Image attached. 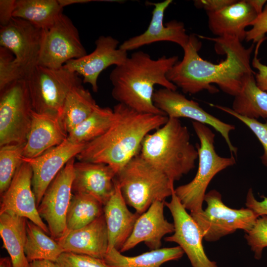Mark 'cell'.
Returning a JSON list of instances; mask_svg holds the SVG:
<instances>
[{"label": "cell", "mask_w": 267, "mask_h": 267, "mask_svg": "<svg viewBox=\"0 0 267 267\" xmlns=\"http://www.w3.org/2000/svg\"><path fill=\"white\" fill-rule=\"evenodd\" d=\"M199 37L213 41L217 53L225 54V59L218 64L203 59L198 54L202 43L191 34L183 49L182 59L167 73V79L185 93L194 94L204 90L217 93L219 90L214 84L224 93L235 96L246 79L256 73L250 62L254 45L246 48L239 40L230 37Z\"/></svg>", "instance_id": "obj_1"}, {"label": "cell", "mask_w": 267, "mask_h": 267, "mask_svg": "<svg viewBox=\"0 0 267 267\" xmlns=\"http://www.w3.org/2000/svg\"><path fill=\"white\" fill-rule=\"evenodd\" d=\"M113 109L115 118L110 128L86 144L76 158L80 161L107 164L117 174L140 153L146 135L164 125L169 117L139 112L121 103Z\"/></svg>", "instance_id": "obj_2"}, {"label": "cell", "mask_w": 267, "mask_h": 267, "mask_svg": "<svg viewBox=\"0 0 267 267\" xmlns=\"http://www.w3.org/2000/svg\"><path fill=\"white\" fill-rule=\"evenodd\" d=\"M178 61V56L153 59L142 51L134 52L110 74L113 98L139 112L166 115L153 103L154 87L159 85L177 90L178 87L166 75Z\"/></svg>", "instance_id": "obj_3"}, {"label": "cell", "mask_w": 267, "mask_h": 267, "mask_svg": "<svg viewBox=\"0 0 267 267\" xmlns=\"http://www.w3.org/2000/svg\"><path fill=\"white\" fill-rule=\"evenodd\" d=\"M139 154L173 182L194 169L198 158L187 128L179 119L170 118L153 133L146 135Z\"/></svg>", "instance_id": "obj_4"}, {"label": "cell", "mask_w": 267, "mask_h": 267, "mask_svg": "<svg viewBox=\"0 0 267 267\" xmlns=\"http://www.w3.org/2000/svg\"><path fill=\"white\" fill-rule=\"evenodd\" d=\"M126 204L141 215L154 202L165 201L175 191L174 183L139 153L116 174Z\"/></svg>", "instance_id": "obj_5"}, {"label": "cell", "mask_w": 267, "mask_h": 267, "mask_svg": "<svg viewBox=\"0 0 267 267\" xmlns=\"http://www.w3.org/2000/svg\"><path fill=\"white\" fill-rule=\"evenodd\" d=\"M192 125L200 141L196 145L198 170L193 179L175 188V193L186 210L198 213L203 210L206 191L212 179L221 171L235 164L236 160L233 155L224 157L217 154L215 134L207 125L195 121H192Z\"/></svg>", "instance_id": "obj_6"}, {"label": "cell", "mask_w": 267, "mask_h": 267, "mask_svg": "<svg viewBox=\"0 0 267 267\" xmlns=\"http://www.w3.org/2000/svg\"><path fill=\"white\" fill-rule=\"evenodd\" d=\"M78 75L64 67L34 66L25 77L34 110L59 116L68 93L82 85Z\"/></svg>", "instance_id": "obj_7"}, {"label": "cell", "mask_w": 267, "mask_h": 267, "mask_svg": "<svg viewBox=\"0 0 267 267\" xmlns=\"http://www.w3.org/2000/svg\"><path fill=\"white\" fill-rule=\"evenodd\" d=\"M204 201L205 210L190 213L200 231L203 238L207 242H215L237 230L249 231L259 217L248 208L232 209L224 204L221 194L216 189L206 193Z\"/></svg>", "instance_id": "obj_8"}, {"label": "cell", "mask_w": 267, "mask_h": 267, "mask_svg": "<svg viewBox=\"0 0 267 267\" xmlns=\"http://www.w3.org/2000/svg\"><path fill=\"white\" fill-rule=\"evenodd\" d=\"M33 110L25 79L12 83L0 91V147L25 144Z\"/></svg>", "instance_id": "obj_9"}, {"label": "cell", "mask_w": 267, "mask_h": 267, "mask_svg": "<svg viewBox=\"0 0 267 267\" xmlns=\"http://www.w3.org/2000/svg\"><path fill=\"white\" fill-rule=\"evenodd\" d=\"M87 54L78 29L71 20L62 13L51 27L44 30L38 65L59 69L68 61Z\"/></svg>", "instance_id": "obj_10"}, {"label": "cell", "mask_w": 267, "mask_h": 267, "mask_svg": "<svg viewBox=\"0 0 267 267\" xmlns=\"http://www.w3.org/2000/svg\"><path fill=\"white\" fill-rule=\"evenodd\" d=\"M73 158L59 172L45 191L37 209L48 226L51 237L57 240L66 232V220L72 196Z\"/></svg>", "instance_id": "obj_11"}, {"label": "cell", "mask_w": 267, "mask_h": 267, "mask_svg": "<svg viewBox=\"0 0 267 267\" xmlns=\"http://www.w3.org/2000/svg\"><path fill=\"white\" fill-rule=\"evenodd\" d=\"M153 101L155 106L170 118H186L212 127L225 140L231 153L237 155L238 149L231 142L230 132L235 130L233 125L225 123L200 107L199 103L187 99L183 94L167 88L154 91Z\"/></svg>", "instance_id": "obj_12"}, {"label": "cell", "mask_w": 267, "mask_h": 267, "mask_svg": "<svg viewBox=\"0 0 267 267\" xmlns=\"http://www.w3.org/2000/svg\"><path fill=\"white\" fill-rule=\"evenodd\" d=\"M43 33L44 30L18 18L13 17L7 25L0 26V46L13 53L25 76L38 65Z\"/></svg>", "instance_id": "obj_13"}, {"label": "cell", "mask_w": 267, "mask_h": 267, "mask_svg": "<svg viewBox=\"0 0 267 267\" xmlns=\"http://www.w3.org/2000/svg\"><path fill=\"white\" fill-rule=\"evenodd\" d=\"M173 217L175 230L173 234L164 238L175 242L187 255L192 267H218L210 260L204 251L203 239L197 224L182 206L174 192L170 202H164Z\"/></svg>", "instance_id": "obj_14"}, {"label": "cell", "mask_w": 267, "mask_h": 267, "mask_svg": "<svg viewBox=\"0 0 267 267\" xmlns=\"http://www.w3.org/2000/svg\"><path fill=\"white\" fill-rule=\"evenodd\" d=\"M119 42L111 36H101L95 41V48L89 54L68 61L63 67L83 77L94 92L98 89L99 75L107 67L123 64L128 58L127 51L117 48Z\"/></svg>", "instance_id": "obj_15"}, {"label": "cell", "mask_w": 267, "mask_h": 267, "mask_svg": "<svg viewBox=\"0 0 267 267\" xmlns=\"http://www.w3.org/2000/svg\"><path fill=\"white\" fill-rule=\"evenodd\" d=\"M33 171L23 162L17 170L7 189L0 196V213L9 212L26 218L49 234L47 225L40 217L32 188Z\"/></svg>", "instance_id": "obj_16"}, {"label": "cell", "mask_w": 267, "mask_h": 267, "mask_svg": "<svg viewBox=\"0 0 267 267\" xmlns=\"http://www.w3.org/2000/svg\"><path fill=\"white\" fill-rule=\"evenodd\" d=\"M85 144H75L67 138L60 145L53 147L40 156L23 158L33 171L32 188L37 207L47 187L67 162L83 150Z\"/></svg>", "instance_id": "obj_17"}, {"label": "cell", "mask_w": 267, "mask_h": 267, "mask_svg": "<svg viewBox=\"0 0 267 267\" xmlns=\"http://www.w3.org/2000/svg\"><path fill=\"white\" fill-rule=\"evenodd\" d=\"M172 1L165 0L159 2H148L153 5L154 8L147 29L142 34L124 41L119 48L128 51L153 43L168 41L175 43L183 49L189 40L184 24L175 20L165 25L163 24L165 11Z\"/></svg>", "instance_id": "obj_18"}, {"label": "cell", "mask_w": 267, "mask_h": 267, "mask_svg": "<svg viewBox=\"0 0 267 267\" xmlns=\"http://www.w3.org/2000/svg\"><path fill=\"white\" fill-rule=\"evenodd\" d=\"M116 176L113 168L105 164L75 162L72 193L91 196L104 206L114 192Z\"/></svg>", "instance_id": "obj_19"}, {"label": "cell", "mask_w": 267, "mask_h": 267, "mask_svg": "<svg viewBox=\"0 0 267 267\" xmlns=\"http://www.w3.org/2000/svg\"><path fill=\"white\" fill-rule=\"evenodd\" d=\"M164 202H154L139 216L120 252L130 250L140 242H144L151 250L161 248L164 236L175 230L174 223L169 222L165 218Z\"/></svg>", "instance_id": "obj_20"}, {"label": "cell", "mask_w": 267, "mask_h": 267, "mask_svg": "<svg viewBox=\"0 0 267 267\" xmlns=\"http://www.w3.org/2000/svg\"><path fill=\"white\" fill-rule=\"evenodd\" d=\"M65 251L104 258L108 236L104 214L80 228L66 232L56 240Z\"/></svg>", "instance_id": "obj_21"}, {"label": "cell", "mask_w": 267, "mask_h": 267, "mask_svg": "<svg viewBox=\"0 0 267 267\" xmlns=\"http://www.w3.org/2000/svg\"><path fill=\"white\" fill-rule=\"evenodd\" d=\"M68 133L58 116L32 112V123L23 148V157L33 158L64 141Z\"/></svg>", "instance_id": "obj_22"}, {"label": "cell", "mask_w": 267, "mask_h": 267, "mask_svg": "<svg viewBox=\"0 0 267 267\" xmlns=\"http://www.w3.org/2000/svg\"><path fill=\"white\" fill-rule=\"evenodd\" d=\"M114 181V192L103 207L108 236L107 252L113 248L120 251L131 234L140 216L128 209L116 178Z\"/></svg>", "instance_id": "obj_23"}, {"label": "cell", "mask_w": 267, "mask_h": 267, "mask_svg": "<svg viewBox=\"0 0 267 267\" xmlns=\"http://www.w3.org/2000/svg\"><path fill=\"white\" fill-rule=\"evenodd\" d=\"M207 13L209 28L214 35L235 38L241 42L245 40L246 27L258 16L247 0H236L218 11Z\"/></svg>", "instance_id": "obj_24"}, {"label": "cell", "mask_w": 267, "mask_h": 267, "mask_svg": "<svg viewBox=\"0 0 267 267\" xmlns=\"http://www.w3.org/2000/svg\"><path fill=\"white\" fill-rule=\"evenodd\" d=\"M27 220L11 213H0V235L13 267L29 266L24 252Z\"/></svg>", "instance_id": "obj_25"}, {"label": "cell", "mask_w": 267, "mask_h": 267, "mask_svg": "<svg viewBox=\"0 0 267 267\" xmlns=\"http://www.w3.org/2000/svg\"><path fill=\"white\" fill-rule=\"evenodd\" d=\"M184 252L179 246L163 248L129 257L113 248L107 252L103 261L110 267H161L165 263L180 259Z\"/></svg>", "instance_id": "obj_26"}, {"label": "cell", "mask_w": 267, "mask_h": 267, "mask_svg": "<svg viewBox=\"0 0 267 267\" xmlns=\"http://www.w3.org/2000/svg\"><path fill=\"white\" fill-rule=\"evenodd\" d=\"M97 106L90 92L82 85L71 89L65 98L58 116L68 134L85 120Z\"/></svg>", "instance_id": "obj_27"}, {"label": "cell", "mask_w": 267, "mask_h": 267, "mask_svg": "<svg viewBox=\"0 0 267 267\" xmlns=\"http://www.w3.org/2000/svg\"><path fill=\"white\" fill-rule=\"evenodd\" d=\"M63 8L58 0H16L13 17L23 19L45 31L62 13Z\"/></svg>", "instance_id": "obj_28"}, {"label": "cell", "mask_w": 267, "mask_h": 267, "mask_svg": "<svg viewBox=\"0 0 267 267\" xmlns=\"http://www.w3.org/2000/svg\"><path fill=\"white\" fill-rule=\"evenodd\" d=\"M255 75L249 76L240 92L234 96L232 109L238 114L251 119L267 118V92L259 89Z\"/></svg>", "instance_id": "obj_29"}, {"label": "cell", "mask_w": 267, "mask_h": 267, "mask_svg": "<svg viewBox=\"0 0 267 267\" xmlns=\"http://www.w3.org/2000/svg\"><path fill=\"white\" fill-rule=\"evenodd\" d=\"M24 252L29 263L36 260H48L54 263L65 251L55 239L48 236L41 227L28 220Z\"/></svg>", "instance_id": "obj_30"}, {"label": "cell", "mask_w": 267, "mask_h": 267, "mask_svg": "<svg viewBox=\"0 0 267 267\" xmlns=\"http://www.w3.org/2000/svg\"><path fill=\"white\" fill-rule=\"evenodd\" d=\"M115 118L113 109L98 105L82 123L68 134L67 139L75 144H87L104 134Z\"/></svg>", "instance_id": "obj_31"}, {"label": "cell", "mask_w": 267, "mask_h": 267, "mask_svg": "<svg viewBox=\"0 0 267 267\" xmlns=\"http://www.w3.org/2000/svg\"><path fill=\"white\" fill-rule=\"evenodd\" d=\"M103 207L91 196L72 193L66 216V232L84 227L102 215Z\"/></svg>", "instance_id": "obj_32"}, {"label": "cell", "mask_w": 267, "mask_h": 267, "mask_svg": "<svg viewBox=\"0 0 267 267\" xmlns=\"http://www.w3.org/2000/svg\"><path fill=\"white\" fill-rule=\"evenodd\" d=\"M25 144H9L0 148V194L7 189L18 169L23 162Z\"/></svg>", "instance_id": "obj_33"}, {"label": "cell", "mask_w": 267, "mask_h": 267, "mask_svg": "<svg viewBox=\"0 0 267 267\" xmlns=\"http://www.w3.org/2000/svg\"><path fill=\"white\" fill-rule=\"evenodd\" d=\"M25 77V73L16 62L13 53L0 46V91Z\"/></svg>", "instance_id": "obj_34"}, {"label": "cell", "mask_w": 267, "mask_h": 267, "mask_svg": "<svg viewBox=\"0 0 267 267\" xmlns=\"http://www.w3.org/2000/svg\"><path fill=\"white\" fill-rule=\"evenodd\" d=\"M244 238L254 253V258L260 260L264 249L267 247V216L259 217L253 227L245 232Z\"/></svg>", "instance_id": "obj_35"}, {"label": "cell", "mask_w": 267, "mask_h": 267, "mask_svg": "<svg viewBox=\"0 0 267 267\" xmlns=\"http://www.w3.org/2000/svg\"><path fill=\"white\" fill-rule=\"evenodd\" d=\"M210 105L237 118L252 131L263 147L264 153L261 157V160L262 163L267 167V122L262 123L257 119L240 115L234 112L231 108L226 106L214 104H210Z\"/></svg>", "instance_id": "obj_36"}, {"label": "cell", "mask_w": 267, "mask_h": 267, "mask_svg": "<svg viewBox=\"0 0 267 267\" xmlns=\"http://www.w3.org/2000/svg\"><path fill=\"white\" fill-rule=\"evenodd\" d=\"M54 263L56 267H110L102 259L66 251L59 256Z\"/></svg>", "instance_id": "obj_37"}, {"label": "cell", "mask_w": 267, "mask_h": 267, "mask_svg": "<svg viewBox=\"0 0 267 267\" xmlns=\"http://www.w3.org/2000/svg\"><path fill=\"white\" fill-rule=\"evenodd\" d=\"M250 26L252 28L246 32V42L252 41L255 43L266 39L265 36L267 33V2L262 13L257 16Z\"/></svg>", "instance_id": "obj_38"}, {"label": "cell", "mask_w": 267, "mask_h": 267, "mask_svg": "<svg viewBox=\"0 0 267 267\" xmlns=\"http://www.w3.org/2000/svg\"><path fill=\"white\" fill-rule=\"evenodd\" d=\"M265 39H263L257 43L251 65L258 70V72L254 75L257 87L261 90L267 92V66L261 62L258 58L259 48Z\"/></svg>", "instance_id": "obj_39"}, {"label": "cell", "mask_w": 267, "mask_h": 267, "mask_svg": "<svg viewBox=\"0 0 267 267\" xmlns=\"http://www.w3.org/2000/svg\"><path fill=\"white\" fill-rule=\"evenodd\" d=\"M262 197L263 200L258 201L254 196L252 188L248 189L246 198V206L258 217L267 216V197L262 196Z\"/></svg>", "instance_id": "obj_40"}, {"label": "cell", "mask_w": 267, "mask_h": 267, "mask_svg": "<svg viewBox=\"0 0 267 267\" xmlns=\"http://www.w3.org/2000/svg\"><path fill=\"white\" fill-rule=\"evenodd\" d=\"M236 1V0H197L194 1V3L196 7L203 8L209 13L218 11Z\"/></svg>", "instance_id": "obj_41"}, {"label": "cell", "mask_w": 267, "mask_h": 267, "mask_svg": "<svg viewBox=\"0 0 267 267\" xmlns=\"http://www.w3.org/2000/svg\"><path fill=\"white\" fill-rule=\"evenodd\" d=\"M16 0H0V26L7 25L13 18Z\"/></svg>", "instance_id": "obj_42"}, {"label": "cell", "mask_w": 267, "mask_h": 267, "mask_svg": "<svg viewBox=\"0 0 267 267\" xmlns=\"http://www.w3.org/2000/svg\"><path fill=\"white\" fill-rule=\"evenodd\" d=\"M247 1L258 15L262 13L264 6L267 2L266 0H247Z\"/></svg>", "instance_id": "obj_43"}, {"label": "cell", "mask_w": 267, "mask_h": 267, "mask_svg": "<svg viewBox=\"0 0 267 267\" xmlns=\"http://www.w3.org/2000/svg\"><path fill=\"white\" fill-rule=\"evenodd\" d=\"M29 267H56L55 263L48 260H36L29 263Z\"/></svg>", "instance_id": "obj_44"}, {"label": "cell", "mask_w": 267, "mask_h": 267, "mask_svg": "<svg viewBox=\"0 0 267 267\" xmlns=\"http://www.w3.org/2000/svg\"><path fill=\"white\" fill-rule=\"evenodd\" d=\"M61 5L64 7V6L75 4L89 2L91 0H58Z\"/></svg>", "instance_id": "obj_45"}, {"label": "cell", "mask_w": 267, "mask_h": 267, "mask_svg": "<svg viewBox=\"0 0 267 267\" xmlns=\"http://www.w3.org/2000/svg\"><path fill=\"white\" fill-rule=\"evenodd\" d=\"M0 267H13L10 257H2L0 259Z\"/></svg>", "instance_id": "obj_46"}]
</instances>
